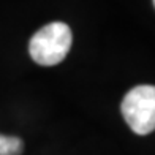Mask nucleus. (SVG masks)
Wrapping results in <instances>:
<instances>
[{"instance_id": "20e7f679", "label": "nucleus", "mask_w": 155, "mask_h": 155, "mask_svg": "<svg viewBox=\"0 0 155 155\" xmlns=\"http://www.w3.org/2000/svg\"><path fill=\"white\" fill-rule=\"evenodd\" d=\"M153 6H155V0H153Z\"/></svg>"}, {"instance_id": "f03ea898", "label": "nucleus", "mask_w": 155, "mask_h": 155, "mask_svg": "<svg viewBox=\"0 0 155 155\" xmlns=\"http://www.w3.org/2000/svg\"><path fill=\"white\" fill-rule=\"evenodd\" d=\"M122 116L136 135H149L155 130V86L143 84L127 92L122 104Z\"/></svg>"}, {"instance_id": "f257e3e1", "label": "nucleus", "mask_w": 155, "mask_h": 155, "mask_svg": "<svg viewBox=\"0 0 155 155\" xmlns=\"http://www.w3.org/2000/svg\"><path fill=\"white\" fill-rule=\"evenodd\" d=\"M73 35L65 22H51L30 38L29 52L33 62L43 67H54L67 57L71 49Z\"/></svg>"}, {"instance_id": "7ed1b4c3", "label": "nucleus", "mask_w": 155, "mask_h": 155, "mask_svg": "<svg viewBox=\"0 0 155 155\" xmlns=\"http://www.w3.org/2000/svg\"><path fill=\"white\" fill-rule=\"evenodd\" d=\"M24 150V143L16 136L0 135V155H21Z\"/></svg>"}]
</instances>
